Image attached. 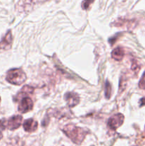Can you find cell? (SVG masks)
Segmentation results:
<instances>
[{"mask_svg": "<svg viewBox=\"0 0 145 146\" xmlns=\"http://www.w3.org/2000/svg\"><path fill=\"white\" fill-rule=\"evenodd\" d=\"M144 106H145V97L141 98L140 101H139V106L142 107Z\"/></svg>", "mask_w": 145, "mask_h": 146, "instance_id": "obj_18", "label": "cell"}, {"mask_svg": "<svg viewBox=\"0 0 145 146\" xmlns=\"http://www.w3.org/2000/svg\"><path fill=\"white\" fill-rule=\"evenodd\" d=\"M95 0H83L81 4V7H82V9L84 10H88L89 9L90 6L94 2Z\"/></svg>", "mask_w": 145, "mask_h": 146, "instance_id": "obj_15", "label": "cell"}, {"mask_svg": "<svg viewBox=\"0 0 145 146\" xmlns=\"http://www.w3.org/2000/svg\"><path fill=\"white\" fill-rule=\"evenodd\" d=\"M105 98H107V99L110 98L111 95H112V86H111L110 83L108 81H106V82H105Z\"/></svg>", "mask_w": 145, "mask_h": 146, "instance_id": "obj_13", "label": "cell"}, {"mask_svg": "<svg viewBox=\"0 0 145 146\" xmlns=\"http://www.w3.org/2000/svg\"><path fill=\"white\" fill-rule=\"evenodd\" d=\"M0 101H1V98H0Z\"/></svg>", "mask_w": 145, "mask_h": 146, "instance_id": "obj_20", "label": "cell"}, {"mask_svg": "<svg viewBox=\"0 0 145 146\" xmlns=\"http://www.w3.org/2000/svg\"><path fill=\"white\" fill-rule=\"evenodd\" d=\"M125 116L122 113H117L111 116L107 121V125L110 129L116 130L123 124Z\"/></svg>", "mask_w": 145, "mask_h": 146, "instance_id": "obj_4", "label": "cell"}, {"mask_svg": "<svg viewBox=\"0 0 145 146\" xmlns=\"http://www.w3.org/2000/svg\"><path fill=\"white\" fill-rule=\"evenodd\" d=\"M139 87L141 88V89L145 90V72L144 73L142 78H141L140 81H139Z\"/></svg>", "mask_w": 145, "mask_h": 146, "instance_id": "obj_17", "label": "cell"}, {"mask_svg": "<svg viewBox=\"0 0 145 146\" xmlns=\"http://www.w3.org/2000/svg\"><path fill=\"white\" fill-rule=\"evenodd\" d=\"M136 22L134 20L126 19H117L112 24V26L117 27H123L129 30H132L136 27Z\"/></svg>", "mask_w": 145, "mask_h": 146, "instance_id": "obj_7", "label": "cell"}, {"mask_svg": "<svg viewBox=\"0 0 145 146\" xmlns=\"http://www.w3.org/2000/svg\"><path fill=\"white\" fill-rule=\"evenodd\" d=\"M111 55H112V58L113 59L117 61H120L125 56V50L122 47L118 46L112 51Z\"/></svg>", "mask_w": 145, "mask_h": 146, "instance_id": "obj_12", "label": "cell"}, {"mask_svg": "<svg viewBox=\"0 0 145 146\" xmlns=\"http://www.w3.org/2000/svg\"><path fill=\"white\" fill-rule=\"evenodd\" d=\"M33 108H34V103L31 98L29 97H24L20 101L18 110L21 113H26L31 111Z\"/></svg>", "mask_w": 145, "mask_h": 146, "instance_id": "obj_6", "label": "cell"}, {"mask_svg": "<svg viewBox=\"0 0 145 146\" xmlns=\"http://www.w3.org/2000/svg\"><path fill=\"white\" fill-rule=\"evenodd\" d=\"M34 91V88L32 86H24V87L21 89V92L23 94H33Z\"/></svg>", "mask_w": 145, "mask_h": 146, "instance_id": "obj_16", "label": "cell"}, {"mask_svg": "<svg viewBox=\"0 0 145 146\" xmlns=\"http://www.w3.org/2000/svg\"><path fill=\"white\" fill-rule=\"evenodd\" d=\"M48 0H19L16 9L20 12L28 13L32 11L38 4H43Z\"/></svg>", "mask_w": 145, "mask_h": 146, "instance_id": "obj_3", "label": "cell"}, {"mask_svg": "<svg viewBox=\"0 0 145 146\" xmlns=\"http://www.w3.org/2000/svg\"><path fill=\"white\" fill-rule=\"evenodd\" d=\"M62 131L72 142L78 145L83 141L88 133V131L86 129L76 126L74 124L66 125L63 128Z\"/></svg>", "mask_w": 145, "mask_h": 146, "instance_id": "obj_1", "label": "cell"}, {"mask_svg": "<svg viewBox=\"0 0 145 146\" xmlns=\"http://www.w3.org/2000/svg\"><path fill=\"white\" fill-rule=\"evenodd\" d=\"M2 137H3L2 133H1V131H0V140H1V138H2Z\"/></svg>", "mask_w": 145, "mask_h": 146, "instance_id": "obj_19", "label": "cell"}, {"mask_svg": "<svg viewBox=\"0 0 145 146\" xmlns=\"http://www.w3.org/2000/svg\"><path fill=\"white\" fill-rule=\"evenodd\" d=\"M13 37L11 31H9L5 36L0 41V50H9L12 44Z\"/></svg>", "mask_w": 145, "mask_h": 146, "instance_id": "obj_10", "label": "cell"}, {"mask_svg": "<svg viewBox=\"0 0 145 146\" xmlns=\"http://www.w3.org/2000/svg\"><path fill=\"white\" fill-rule=\"evenodd\" d=\"M64 99L66 101L68 106L70 108L75 107L80 102V98L78 94L75 92H72V91L65 93V96H64Z\"/></svg>", "mask_w": 145, "mask_h": 146, "instance_id": "obj_8", "label": "cell"}, {"mask_svg": "<svg viewBox=\"0 0 145 146\" xmlns=\"http://www.w3.org/2000/svg\"><path fill=\"white\" fill-rule=\"evenodd\" d=\"M38 122L35 121L33 118H29V119L26 120L23 124V127L25 131L28 133L34 132L38 128Z\"/></svg>", "mask_w": 145, "mask_h": 146, "instance_id": "obj_11", "label": "cell"}, {"mask_svg": "<svg viewBox=\"0 0 145 146\" xmlns=\"http://www.w3.org/2000/svg\"><path fill=\"white\" fill-rule=\"evenodd\" d=\"M131 69H132V71L136 74H137L138 73H139V71H140L141 66H140V65L139 64V63H138L136 60H133V61H132Z\"/></svg>", "mask_w": 145, "mask_h": 146, "instance_id": "obj_14", "label": "cell"}, {"mask_svg": "<svg viewBox=\"0 0 145 146\" xmlns=\"http://www.w3.org/2000/svg\"><path fill=\"white\" fill-rule=\"evenodd\" d=\"M71 111L68 108H54V109H49L47 112V115H52L58 119L64 118V117H68L71 115Z\"/></svg>", "mask_w": 145, "mask_h": 146, "instance_id": "obj_9", "label": "cell"}, {"mask_svg": "<svg viewBox=\"0 0 145 146\" xmlns=\"http://www.w3.org/2000/svg\"><path fill=\"white\" fill-rule=\"evenodd\" d=\"M6 79L13 85L20 86L26 80V75L21 68H13L7 72Z\"/></svg>", "mask_w": 145, "mask_h": 146, "instance_id": "obj_2", "label": "cell"}, {"mask_svg": "<svg viewBox=\"0 0 145 146\" xmlns=\"http://www.w3.org/2000/svg\"><path fill=\"white\" fill-rule=\"evenodd\" d=\"M23 118L20 115H13L8 120L6 119V128L7 129L14 131L19 128L22 123Z\"/></svg>", "mask_w": 145, "mask_h": 146, "instance_id": "obj_5", "label": "cell"}]
</instances>
